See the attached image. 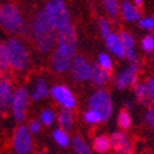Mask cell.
Instances as JSON below:
<instances>
[{"label":"cell","instance_id":"obj_14","mask_svg":"<svg viewBox=\"0 0 154 154\" xmlns=\"http://www.w3.org/2000/svg\"><path fill=\"white\" fill-rule=\"evenodd\" d=\"M14 89L8 79H0V111H5L11 106Z\"/></svg>","mask_w":154,"mask_h":154},{"label":"cell","instance_id":"obj_20","mask_svg":"<svg viewBox=\"0 0 154 154\" xmlns=\"http://www.w3.org/2000/svg\"><path fill=\"white\" fill-rule=\"evenodd\" d=\"M49 94V89H48V85L46 83V80L43 78L41 79H38L35 88H33V90L31 93V99L35 100V101H40L45 97H47Z\"/></svg>","mask_w":154,"mask_h":154},{"label":"cell","instance_id":"obj_4","mask_svg":"<svg viewBox=\"0 0 154 154\" xmlns=\"http://www.w3.org/2000/svg\"><path fill=\"white\" fill-rule=\"evenodd\" d=\"M0 26L8 32H17L23 26V19L20 10L12 4L0 6Z\"/></svg>","mask_w":154,"mask_h":154},{"label":"cell","instance_id":"obj_23","mask_svg":"<svg viewBox=\"0 0 154 154\" xmlns=\"http://www.w3.org/2000/svg\"><path fill=\"white\" fill-rule=\"evenodd\" d=\"M134 91H136V96L137 99L142 102L143 105H148L150 101L149 97V91H148V86L147 83H142V84H136L134 85Z\"/></svg>","mask_w":154,"mask_h":154},{"label":"cell","instance_id":"obj_1","mask_svg":"<svg viewBox=\"0 0 154 154\" xmlns=\"http://www.w3.org/2000/svg\"><path fill=\"white\" fill-rule=\"evenodd\" d=\"M32 32L37 48L41 52H49L57 43V29L48 19L45 10L38 11L32 25Z\"/></svg>","mask_w":154,"mask_h":154},{"label":"cell","instance_id":"obj_5","mask_svg":"<svg viewBox=\"0 0 154 154\" xmlns=\"http://www.w3.org/2000/svg\"><path fill=\"white\" fill-rule=\"evenodd\" d=\"M57 49L69 58L76 52V35L72 25L57 30Z\"/></svg>","mask_w":154,"mask_h":154},{"label":"cell","instance_id":"obj_12","mask_svg":"<svg viewBox=\"0 0 154 154\" xmlns=\"http://www.w3.org/2000/svg\"><path fill=\"white\" fill-rule=\"evenodd\" d=\"M110 140H111V147L115 149V152L122 153V154H130L133 152L132 142L127 138L126 133L122 131L115 132L110 137Z\"/></svg>","mask_w":154,"mask_h":154},{"label":"cell","instance_id":"obj_11","mask_svg":"<svg viewBox=\"0 0 154 154\" xmlns=\"http://www.w3.org/2000/svg\"><path fill=\"white\" fill-rule=\"evenodd\" d=\"M137 73H138V64L133 63L126 70L119 74L116 79V86L120 90L128 88V86H134L137 82Z\"/></svg>","mask_w":154,"mask_h":154},{"label":"cell","instance_id":"obj_21","mask_svg":"<svg viewBox=\"0 0 154 154\" xmlns=\"http://www.w3.org/2000/svg\"><path fill=\"white\" fill-rule=\"evenodd\" d=\"M52 137L54 139V142L62 147V148H67L70 143V138L68 136V132L67 131H64L63 128H56V130L52 132Z\"/></svg>","mask_w":154,"mask_h":154},{"label":"cell","instance_id":"obj_9","mask_svg":"<svg viewBox=\"0 0 154 154\" xmlns=\"http://www.w3.org/2000/svg\"><path fill=\"white\" fill-rule=\"evenodd\" d=\"M72 76L76 82H85L91 79L93 73V64H90L85 57L83 56H74L72 62Z\"/></svg>","mask_w":154,"mask_h":154},{"label":"cell","instance_id":"obj_34","mask_svg":"<svg viewBox=\"0 0 154 154\" xmlns=\"http://www.w3.org/2000/svg\"><path fill=\"white\" fill-rule=\"evenodd\" d=\"M146 122L149 125V127H152L154 130V104L146 113Z\"/></svg>","mask_w":154,"mask_h":154},{"label":"cell","instance_id":"obj_32","mask_svg":"<svg viewBox=\"0 0 154 154\" xmlns=\"http://www.w3.org/2000/svg\"><path fill=\"white\" fill-rule=\"evenodd\" d=\"M99 26H100V33L102 37H107L112 31H111V25L109 22V20L106 19H101L100 22H99Z\"/></svg>","mask_w":154,"mask_h":154},{"label":"cell","instance_id":"obj_19","mask_svg":"<svg viewBox=\"0 0 154 154\" xmlns=\"http://www.w3.org/2000/svg\"><path fill=\"white\" fill-rule=\"evenodd\" d=\"M57 121L60 128H63L64 131L69 132L73 128V123H74V117L73 113L70 111V109H62L57 116Z\"/></svg>","mask_w":154,"mask_h":154},{"label":"cell","instance_id":"obj_31","mask_svg":"<svg viewBox=\"0 0 154 154\" xmlns=\"http://www.w3.org/2000/svg\"><path fill=\"white\" fill-rule=\"evenodd\" d=\"M140 46H142V48L146 52L154 51V35H147L140 42Z\"/></svg>","mask_w":154,"mask_h":154},{"label":"cell","instance_id":"obj_24","mask_svg":"<svg viewBox=\"0 0 154 154\" xmlns=\"http://www.w3.org/2000/svg\"><path fill=\"white\" fill-rule=\"evenodd\" d=\"M73 149L75 153H78V154H90L91 153V149L89 148V146L86 144V142L79 136H75L73 138Z\"/></svg>","mask_w":154,"mask_h":154},{"label":"cell","instance_id":"obj_6","mask_svg":"<svg viewBox=\"0 0 154 154\" xmlns=\"http://www.w3.org/2000/svg\"><path fill=\"white\" fill-rule=\"evenodd\" d=\"M89 109L99 111L104 121H107L112 115V100L106 90H97L89 99Z\"/></svg>","mask_w":154,"mask_h":154},{"label":"cell","instance_id":"obj_25","mask_svg":"<svg viewBox=\"0 0 154 154\" xmlns=\"http://www.w3.org/2000/svg\"><path fill=\"white\" fill-rule=\"evenodd\" d=\"M11 67L6 43H0V70L6 72Z\"/></svg>","mask_w":154,"mask_h":154},{"label":"cell","instance_id":"obj_8","mask_svg":"<svg viewBox=\"0 0 154 154\" xmlns=\"http://www.w3.org/2000/svg\"><path fill=\"white\" fill-rule=\"evenodd\" d=\"M32 133L30 132L29 127L26 126H19L14 134L12 144L14 149L17 154H29L33 149V140H32Z\"/></svg>","mask_w":154,"mask_h":154},{"label":"cell","instance_id":"obj_35","mask_svg":"<svg viewBox=\"0 0 154 154\" xmlns=\"http://www.w3.org/2000/svg\"><path fill=\"white\" fill-rule=\"evenodd\" d=\"M41 121H37V120H33L29 123V130L31 133H38L41 131Z\"/></svg>","mask_w":154,"mask_h":154},{"label":"cell","instance_id":"obj_28","mask_svg":"<svg viewBox=\"0 0 154 154\" xmlns=\"http://www.w3.org/2000/svg\"><path fill=\"white\" fill-rule=\"evenodd\" d=\"M56 120H57V116H56L54 111L49 110V109L42 111L41 115H40V121H41L43 125H46V126H51Z\"/></svg>","mask_w":154,"mask_h":154},{"label":"cell","instance_id":"obj_13","mask_svg":"<svg viewBox=\"0 0 154 154\" xmlns=\"http://www.w3.org/2000/svg\"><path fill=\"white\" fill-rule=\"evenodd\" d=\"M105 40V43L109 48V51L115 54L119 58H126V51H125V46H123V42H122V38L120 35L117 33H113L111 32L107 37L104 38Z\"/></svg>","mask_w":154,"mask_h":154},{"label":"cell","instance_id":"obj_27","mask_svg":"<svg viewBox=\"0 0 154 154\" xmlns=\"http://www.w3.org/2000/svg\"><path fill=\"white\" fill-rule=\"evenodd\" d=\"M104 5H105V9L107 10L110 16L116 17L120 14L121 6L119 4V0H104Z\"/></svg>","mask_w":154,"mask_h":154},{"label":"cell","instance_id":"obj_15","mask_svg":"<svg viewBox=\"0 0 154 154\" xmlns=\"http://www.w3.org/2000/svg\"><path fill=\"white\" fill-rule=\"evenodd\" d=\"M72 67V58L67 57L66 54H63L59 52L58 49H56L53 52L52 57V68L56 73H64L69 70Z\"/></svg>","mask_w":154,"mask_h":154},{"label":"cell","instance_id":"obj_3","mask_svg":"<svg viewBox=\"0 0 154 154\" xmlns=\"http://www.w3.org/2000/svg\"><path fill=\"white\" fill-rule=\"evenodd\" d=\"M8 51H9V57L11 67L15 70H23L26 69L30 62L29 51L20 40L17 38H10L6 42Z\"/></svg>","mask_w":154,"mask_h":154},{"label":"cell","instance_id":"obj_33","mask_svg":"<svg viewBox=\"0 0 154 154\" xmlns=\"http://www.w3.org/2000/svg\"><path fill=\"white\" fill-rule=\"evenodd\" d=\"M138 23L142 29L154 30V17L153 16H147V17H143V19H139Z\"/></svg>","mask_w":154,"mask_h":154},{"label":"cell","instance_id":"obj_26","mask_svg":"<svg viewBox=\"0 0 154 154\" xmlns=\"http://www.w3.org/2000/svg\"><path fill=\"white\" fill-rule=\"evenodd\" d=\"M84 121L89 125H96V123H100L104 121V117H102V115L94 110V109H89L85 113H84Z\"/></svg>","mask_w":154,"mask_h":154},{"label":"cell","instance_id":"obj_2","mask_svg":"<svg viewBox=\"0 0 154 154\" xmlns=\"http://www.w3.org/2000/svg\"><path fill=\"white\" fill-rule=\"evenodd\" d=\"M45 12L57 30L70 25V14L64 0H49L45 6Z\"/></svg>","mask_w":154,"mask_h":154},{"label":"cell","instance_id":"obj_36","mask_svg":"<svg viewBox=\"0 0 154 154\" xmlns=\"http://www.w3.org/2000/svg\"><path fill=\"white\" fill-rule=\"evenodd\" d=\"M147 86H148V91H149L150 101L154 102V78H149V79L147 80Z\"/></svg>","mask_w":154,"mask_h":154},{"label":"cell","instance_id":"obj_30","mask_svg":"<svg viewBox=\"0 0 154 154\" xmlns=\"http://www.w3.org/2000/svg\"><path fill=\"white\" fill-rule=\"evenodd\" d=\"M97 63L106 70H111L112 68V59L107 53H100L97 57Z\"/></svg>","mask_w":154,"mask_h":154},{"label":"cell","instance_id":"obj_29","mask_svg":"<svg viewBox=\"0 0 154 154\" xmlns=\"http://www.w3.org/2000/svg\"><path fill=\"white\" fill-rule=\"evenodd\" d=\"M117 122H119V126L121 128H130L131 127V123H132V119L130 116V113L127 111H121L119 113V117H117Z\"/></svg>","mask_w":154,"mask_h":154},{"label":"cell","instance_id":"obj_16","mask_svg":"<svg viewBox=\"0 0 154 154\" xmlns=\"http://www.w3.org/2000/svg\"><path fill=\"white\" fill-rule=\"evenodd\" d=\"M110 80V70L104 69L99 63L93 64V73H91V82L95 86L102 88Z\"/></svg>","mask_w":154,"mask_h":154},{"label":"cell","instance_id":"obj_17","mask_svg":"<svg viewBox=\"0 0 154 154\" xmlns=\"http://www.w3.org/2000/svg\"><path fill=\"white\" fill-rule=\"evenodd\" d=\"M121 11H122V16L126 21H138L140 19V11L138 10L137 5L136 4H132L130 2H127V0H125V2L122 3L121 5Z\"/></svg>","mask_w":154,"mask_h":154},{"label":"cell","instance_id":"obj_22","mask_svg":"<svg viewBox=\"0 0 154 154\" xmlns=\"http://www.w3.org/2000/svg\"><path fill=\"white\" fill-rule=\"evenodd\" d=\"M93 148L95 152L97 153H106L110 150L111 148V140L109 137L106 136H97L94 139V143H93Z\"/></svg>","mask_w":154,"mask_h":154},{"label":"cell","instance_id":"obj_7","mask_svg":"<svg viewBox=\"0 0 154 154\" xmlns=\"http://www.w3.org/2000/svg\"><path fill=\"white\" fill-rule=\"evenodd\" d=\"M29 93L25 88H19L14 93V97L11 101V111L14 119L19 122H22L26 119V111L29 107Z\"/></svg>","mask_w":154,"mask_h":154},{"label":"cell","instance_id":"obj_18","mask_svg":"<svg viewBox=\"0 0 154 154\" xmlns=\"http://www.w3.org/2000/svg\"><path fill=\"white\" fill-rule=\"evenodd\" d=\"M122 42L125 46V51H126V58L131 62H136L137 60V54L134 51V38L131 33L128 32H121L120 33Z\"/></svg>","mask_w":154,"mask_h":154},{"label":"cell","instance_id":"obj_37","mask_svg":"<svg viewBox=\"0 0 154 154\" xmlns=\"http://www.w3.org/2000/svg\"><path fill=\"white\" fill-rule=\"evenodd\" d=\"M142 3H143V0H134V4L137 6H140V5H142Z\"/></svg>","mask_w":154,"mask_h":154},{"label":"cell","instance_id":"obj_38","mask_svg":"<svg viewBox=\"0 0 154 154\" xmlns=\"http://www.w3.org/2000/svg\"><path fill=\"white\" fill-rule=\"evenodd\" d=\"M0 117H2V111H0Z\"/></svg>","mask_w":154,"mask_h":154},{"label":"cell","instance_id":"obj_10","mask_svg":"<svg viewBox=\"0 0 154 154\" xmlns=\"http://www.w3.org/2000/svg\"><path fill=\"white\" fill-rule=\"evenodd\" d=\"M49 94L58 104L64 109H74L76 105V100L70 89L66 85H54L49 89Z\"/></svg>","mask_w":154,"mask_h":154}]
</instances>
